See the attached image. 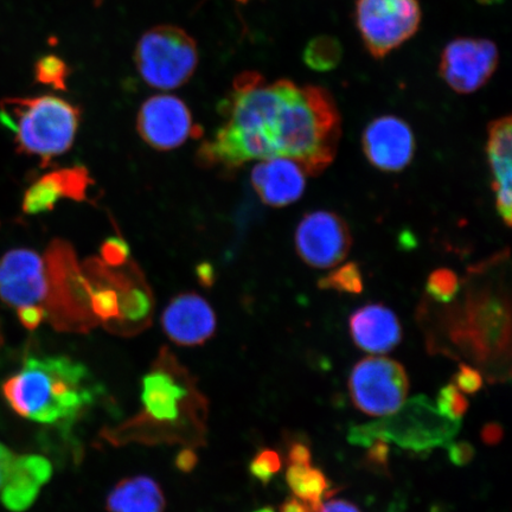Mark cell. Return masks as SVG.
I'll use <instances>...</instances> for the list:
<instances>
[{"label": "cell", "mask_w": 512, "mask_h": 512, "mask_svg": "<svg viewBox=\"0 0 512 512\" xmlns=\"http://www.w3.org/2000/svg\"><path fill=\"white\" fill-rule=\"evenodd\" d=\"M8 405L23 419L69 430L99 390L85 364L67 356H29L3 383Z\"/></svg>", "instance_id": "obj_1"}, {"label": "cell", "mask_w": 512, "mask_h": 512, "mask_svg": "<svg viewBox=\"0 0 512 512\" xmlns=\"http://www.w3.org/2000/svg\"><path fill=\"white\" fill-rule=\"evenodd\" d=\"M341 123L334 96L328 89L294 83L280 118V157L293 159L306 175L322 174L337 155Z\"/></svg>", "instance_id": "obj_2"}, {"label": "cell", "mask_w": 512, "mask_h": 512, "mask_svg": "<svg viewBox=\"0 0 512 512\" xmlns=\"http://www.w3.org/2000/svg\"><path fill=\"white\" fill-rule=\"evenodd\" d=\"M81 112L54 95L4 98L0 123L14 133L17 152L41 158L44 165L73 146Z\"/></svg>", "instance_id": "obj_3"}, {"label": "cell", "mask_w": 512, "mask_h": 512, "mask_svg": "<svg viewBox=\"0 0 512 512\" xmlns=\"http://www.w3.org/2000/svg\"><path fill=\"white\" fill-rule=\"evenodd\" d=\"M462 422L452 421L438 412L426 396H416L386 419L351 427L348 440L355 446L368 447L374 440L392 443L414 452L432 450L450 444Z\"/></svg>", "instance_id": "obj_4"}, {"label": "cell", "mask_w": 512, "mask_h": 512, "mask_svg": "<svg viewBox=\"0 0 512 512\" xmlns=\"http://www.w3.org/2000/svg\"><path fill=\"white\" fill-rule=\"evenodd\" d=\"M451 323L454 343L471 351L478 362H488L508 354L510 304L502 293L491 288L469 293Z\"/></svg>", "instance_id": "obj_5"}, {"label": "cell", "mask_w": 512, "mask_h": 512, "mask_svg": "<svg viewBox=\"0 0 512 512\" xmlns=\"http://www.w3.org/2000/svg\"><path fill=\"white\" fill-rule=\"evenodd\" d=\"M198 60L194 37L169 24L147 30L134 51V63L146 85L162 91L188 83L196 72Z\"/></svg>", "instance_id": "obj_6"}, {"label": "cell", "mask_w": 512, "mask_h": 512, "mask_svg": "<svg viewBox=\"0 0 512 512\" xmlns=\"http://www.w3.org/2000/svg\"><path fill=\"white\" fill-rule=\"evenodd\" d=\"M356 27L364 47L382 60L419 31V0H357Z\"/></svg>", "instance_id": "obj_7"}, {"label": "cell", "mask_w": 512, "mask_h": 512, "mask_svg": "<svg viewBox=\"0 0 512 512\" xmlns=\"http://www.w3.org/2000/svg\"><path fill=\"white\" fill-rule=\"evenodd\" d=\"M408 377L400 363L384 357H368L358 362L349 380L351 400L370 416H387L405 403Z\"/></svg>", "instance_id": "obj_8"}, {"label": "cell", "mask_w": 512, "mask_h": 512, "mask_svg": "<svg viewBox=\"0 0 512 512\" xmlns=\"http://www.w3.org/2000/svg\"><path fill=\"white\" fill-rule=\"evenodd\" d=\"M499 51L488 38L458 37L447 43L441 53L439 74L458 94L479 91L494 76Z\"/></svg>", "instance_id": "obj_9"}, {"label": "cell", "mask_w": 512, "mask_h": 512, "mask_svg": "<svg viewBox=\"0 0 512 512\" xmlns=\"http://www.w3.org/2000/svg\"><path fill=\"white\" fill-rule=\"evenodd\" d=\"M296 251L307 266L325 270L347 258L352 236L348 223L328 210L306 214L296 230Z\"/></svg>", "instance_id": "obj_10"}, {"label": "cell", "mask_w": 512, "mask_h": 512, "mask_svg": "<svg viewBox=\"0 0 512 512\" xmlns=\"http://www.w3.org/2000/svg\"><path fill=\"white\" fill-rule=\"evenodd\" d=\"M140 137L158 151L175 150L190 138L201 136L189 107L174 95H156L147 99L137 118Z\"/></svg>", "instance_id": "obj_11"}, {"label": "cell", "mask_w": 512, "mask_h": 512, "mask_svg": "<svg viewBox=\"0 0 512 512\" xmlns=\"http://www.w3.org/2000/svg\"><path fill=\"white\" fill-rule=\"evenodd\" d=\"M49 292L47 262L40 254L32 249L17 248L0 259V299L3 303L15 310L41 306L46 311Z\"/></svg>", "instance_id": "obj_12"}, {"label": "cell", "mask_w": 512, "mask_h": 512, "mask_svg": "<svg viewBox=\"0 0 512 512\" xmlns=\"http://www.w3.org/2000/svg\"><path fill=\"white\" fill-rule=\"evenodd\" d=\"M362 149L369 163L384 172H400L415 155V137L411 126L395 115H382L366 127Z\"/></svg>", "instance_id": "obj_13"}, {"label": "cell", "mask_w": 512, "mask_h": 512, "mask_svg": "<svg viewBox=\"0 0 512 512\" xmlns=\"http://www.w3.org/2000/svg\"><path fill=\"white\" fill-rule=\"evenodd\" d=\"M162 325L172 342L183 347H196L215 335L217 320L206 299L197 293H183L166 307Z\"/></svg>", "instance_id": "obj_14"}, {"label": "cell", "mask_w": 512, "mask_h": 512, "mask_svg": "<svg viewBox=\"0 0 512 512\" xmlns=\"http://www.w3.org/2000/svg\"><path fill=\"white\" fill-rule=\"evenodd\" d=\"M188 384L177 379L174 371L162 367L143 377L142 402L144 416L152 425H181L185 407L190 405Z\"/></svg>", "instance_id": "obj_15"}, {"label": "cell", "mask_w": 512, "mask_h": 512, "mask_svg": "<svg viewBox=\"0 0 512 512\" xmlns=\"http://www.w3.org/2000/svg\"><path fill=\"white\" fill-rule=\"evenodd\" d=\"M260 162L254 166L251 179L262 202L283 208L300 200L306 188V172L302 166L285 157Z\"/></svg>", "instance_id": "obj_16"}, {"label": "cell", "mask_w": 512, "mask_h": 512, "mask_svg": "<svg viewBox=\"0 0 512 512\" xmlns=\"http://www.w3.org/2000/svg\"><path fill=\"white\" fill-rule=\"evenodd\" d=\"M349 325L357 347L371 354H386L401 342L399 318L383 304H368L356 310Z\"/></svg>", "instance_id": "obj_17"}, {"label": "cell", "mask_w": 512, "mask_h": 512, "mask_svg": "<svg viewBox=\"0 0 512 512\" xmlns=\"http://www.w3.org/2000/svg\"><path fill=\"white\" fill-rule=\"evenodd\" d=\"M512 121L508 117L499 118L489 126L486 153L492 174V188L496 198V208L507 227L512 219Z\"/></svg>", "instance_id": "obj_18"}, {"label": "cell", "mask_w": 512, "mask_h": 512, "mask_svg": "<svg viewBox=\"0 0 512 512\" xmlns=\"http://www.w3.org/2000/svg\"><path fill=\"white\" fill-rule=\"evenodd\" d=\"M165 497L155 479L147 476L121 480L107 497L108 512H164Z\"/></svg>", "instance_id": "obj_19"}, {"label": "cell", "mask_w": 512, "mask_h": 512, "mask_svg": "<svg viewBox=\"0 0 512 512\" xmlns=\"http://www.w3.org/2000/svg\"><path fill=\"white\" fill-rule=\"evenodd\" d=\"M61 198H69V190L63 170H57L44 175L25 191L22 208L29 215L47 213Z\"/></svg>", "instance_id": "obj_20"}, {"label": "cell", "mask_w": 512, "mask_h": 512, "mask_svg": "<svg viewBox=\"0 0 512 512\" xmlns=\"http://www.w3.org/2000/svg\"><path fill=\"white\" fill-rule=\"evenodd\" d=\"M286 480L293 494L309 503L313 510L318 512L330 488L329 480L323 471L311 465H291L286 472Z\"/></svg>", "instance_id": "obj_21"}, {"label": "cell", "mask_w": 512, "mask_h": 512, "mask_svg": "<svg viewBox=\"0 0 512 512\" xmlns=\"http://www.w3.org/2000/svg\"><path fill=\"white\" fill-rule=\"evenodd\" d=\"M343 57L342 43L330 35H320L306 44L303 61L315 72L326 73L336 69Z\"/></svg>", "instance_id": "obj_22"}, {"label": "cell", "mask_w": 512, "mask_h": 512, "mask_svg": "<svg viewBox=\"0 0 512 512\" xmlns=\"http://www.w3.org/2000/svg\"><path fill=\"white\" fill-rule=\"evenodd\" d=\"M318 287L338 293L361 294L364 287L361 268L356 262H348L319 279Z\"/></svg>", "instance_id": "obj_23"}, {"label": "cell", "mask_w": 512, "mask_h": 512, "mask_svg": "<svg viewBox=\"0 0 512 512\" xmlns=\"http://www.w3.org/2000/svg\"><path fill=\"white\" fill-rule=\"evenodd\" d=\"M35 80L41 85L50 86L57 91H67V81L70 75L68 64L61 57L46 55L35 63Z\"/></svg>", "instance_id": "obj_24"}, {"label": "cell", "mask_w": 512, "mask_h": 512, "mask_svg": "<svg viewBox=\"0 0 512 512\" xmlns=\"http://www.w3.org/2000/svg\"><path fill=\"white\" fill-rule=\"evenodd\" d=\"M459 286L456 273L448 270V268H439L428 277L426 290L435 302L447 304L456 298Z\"/></svg>", "instance_id": "obj_25"}, {"label": "cell", "mask_w": 512, "mask_h": 512, "mask_svg": "<svg viewBox=\"0 0 512 512\" xmlns=\"http://www.w3.org/2000/svg\"><path fill=\"white\" fill-rule=\"evenodd\" d=\"M438 412L452 421H460L469 411L470 403L454 384H447L437 396Z\"/></svg>", "instance_id": "obj_26"}, {"label": "cell", "mask_w": 512, "mask_h": 512, "mask_svg": "<svg viewBox=\"0 0 512 512\" xmlns=\"http://www.w3.org/2000/svg\"><path fill=\"white\" fill-rule=\"evenodd\" d=\"M248 469L256 480L267 485L281 469L280 456L270 448H264L255 454Z\"/></svg>", "instance_id": "obj_27"}, {"label": "cell", "mask_w": 512, "mask_h": 512, "mask_svg": "<svg viewBox=\"0 0 512 512\" xmlns=\"http://www.w3.org/2000/svg\"><path fill=\"white\" fill-rule=\"evenodd\" d=\"M19 466H21V454L12 452L10 448L0 443V503L14 486Z\"/></svg>", "instance_id": "obj_28"}, {"label": "cell", "mask_w": 512, "mask_h": 512, "mask_svg": "<svg viewBox=\"0 0 512 512\" xmlns=\"http://www.w3.org/2000/svg\"><path fill=\"white\" fill-rule=\"evenodd\" d=\"M454 382V386L467 394L478 393L484 383L482 374L465 363L460 364L458 373L454 375Z\"/></svg>", "instance_id": "obj_29"}, {"label": "cell", "mask_w": 512, "mask_h": 512, "mask_svg": "<svg viewBox=\"0 0 512 512\" xmlns=\"http://www.w3.org/2000/svg\"><path fill=\"white\" fill-rule=\"evenodd\" d=\"M448 459L453 465L463 467L469 465L475 458V447L467 441H458V443H450L446 445Z\"/></svg>", "instance_id": "obj_30"}, {"label": "cell", "mask_w": 512, "mask_h": 512, "mask_svg": "<svg viewBox=\"0 0 512 512\" xmlns=\"http://www.w3.org/2000/svg\"><path fill=\"white\" fill-rule=\"evenodd\" d=\"M16 311L19 322L30 331L36 330L47 320L46 311L41 306H24L19 307Z\"/></svg>", "instance_id": "obj_31"}, {"label": "cell", "mask_w": 512, "mask_h": 512, "mask_svg": "<svg viewBox=\"0 0 512 512\" xmlns=\"http://www.w3.org/2000/svg\"><path fill=\"white\" fill-rule=\"evenodd\" d=\"M367 458L370 465L386 467L389 459V445L387 441L374 440L368 447Z\"/></svg>", "instance_id": "obj_32"}, {"label": "cell", "mask_w": 512, "mask_h": 512, "mask_svg": "<svg viewBox=\"0 0 512 512\" xmlns=\"http://www.w3.org/2000/svg\"><path fill=\"white\" fill-rule=\"evenodd\" d=\"M102 254H104V259L108 264L114 266L123 264L127 256V247L123 241L113 239L106 242Z\"/></svg>", "instance_id": "obj_33"}, {"label": "cell", "mask_w": 512, "mask_h": 512, "mask_svg": "<svg viewBox=\"0 0 512 512\" xmlns=\"http://www.w3.org/2000/svg\"><path fill=\"white\" fill-rule=\"evenodd\" d=\"M288 463L290 465H311L312 453L310 447L303 443H294L288 450Z\"/></svg>", "instance_id": "obj_34"}, {"label": "cell", "mask_w": 512, "mask_h": 512, "mask_svg": "<svg viewBox=\"0 0 512 512\" xmlns=\"http://www.w3.org/2000/svg\"><path fill=\"white\" fill-rule=\"evenodd\" d=\"M483 443L488 446H496L501 443L504 437L503 427L497 422H490L483 427L482 433H480Z\"/></svg>", "instance_id": "obj_35"}, {"label": "cell", "mask_w": 512, "mask_h": 512, "mask_svg": "<svg viewBox=\"0 0 512 512\" xmlns=\"http://www.w3.org/2000/svg\"><path fill=\"white\" fill-rule=\"evenodd\" d=\"M175 464L179 471L190 473L198 464L197 453L192 448H184L178 453Z\"/></svg>", "instance_id": "obj_36"}, {"label": "cell", "mask_w": 512, "mask_h": 512, "mask_svg": "<svg viewBox=\"0 0 512 512\" xmlns=\"http://www.w3.org/2000/svg\"><path fill=\"white\" fill-rule=\"evenodd\" d=\"M318 512H361L360 509L356 507L355 504H352L348 501H344V499H335V501H330L325 503L320 507Z\"/></svg>", "instance_id": "obj_37"}, {"label": "cell", "mask_w": 512, "mask_h": 512, "mask_svg": "<svg viewBox=\"0 0 512 512\" xmlns=\"http://www.w3.org/2000/svg\"><path fill=\"white\" fill-rule=\"evenodd\" d=\"M280 512H316L309 503L302 501L298 497L287 498L281 504Z\"/></svg>", "instance_id": "obj_38"}, {"label": "cell", "mask_w": 512, "mask_h": 512, "mask_svg": "<svg viewBox=\"0 0 512 512\" xmlns=\"http://www.w3.org/2000/svg\"><path fill=\"white\" fill-rule=\"evenodd\" d=\"M477 2L482 5H496L502 3L503 0H477Z\"/></svg>", "instance_id": "obj_39"}, {"label": "cell", "mask_w": 512, "mask_h": 512, "mask_svg": "<svg viewBox=\"0 0 512 512\" xmlns=\"http://www.w3.org/2000/svg\"><path fill=\"white\" fill-rule=\"evenodd\" d=\"M254 512H275V510L271 507H265V508H261L259 510H256Z\"/></svg>", "instance_id": "obj_40"}, {"label": "cell", "mask_w": 512, "mask_h": 512, "mask_svg": "<svg viewBox=\"0 0 512 512\" xmlns=\"http://www.w3.org/2000/svg\"><path fill=\"white\" fill-rule=\"evenodd\" d=\"M3 347V336H2V330H0V349Z\"/></svg>", "instance_id": "obj_41"}, {"label": "cell", "mask_w": 512, "mask_h": 512, "mask_svg": "<svg viewBox=\"0 0 512 512\" xmlns=\"http://www.w3.org/2000/svg\"><path fill=\"white\" fill-rule=\"evenodd\" d=\"M101 3H102V0H94V4H95L96 6H100V5H101Z\"/></svg>", "instance_id": "obj_42"}, {"label": "cell", "mask_w": 512, "mask_h": 512, "mask_svg": "<svg viewBox=\"0 0 512 512\" xmlns=\"http://www.w3.org/2000/svg\"><path fill=\"white\" fill-rule=\"evenodd\" d=\"M239 3H243V4H246L247 2H249V0H238Z\"/></svg>", "instance_id": "obj_43"}]
</instances>
